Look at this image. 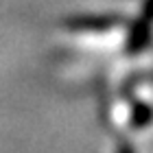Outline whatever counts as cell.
I'll use <instances>...</instances> for the list:
<instances>
[{
	"mask_svg": "<svg viewBox=\"0 0 153 153\" xmlns=\"http://www.w3.org/2000/svg\"><path fill=\"white\" fill-rule=\"evenodd\" d=\"M127 22V16L125 13H116V11H109V13H76V16H70L66 20V26L70 31H90V33H99V31H109V29H116Z\"/></svg>",
	"mask_w": 153,
	"mask_h": 153,
	"instance_id": "obj_2",
	"label": "cell"
},
{
	"mask_svg": "<svg viewBox=\"0 0 153 153\" xmlns=\"http://www.w3.org/2000/svg\"><path fill=\"white\" fill-rule=\"evenodd\" d=\"M116 153H136V151H134V149H131V147H129V144H123V147H120V149H118Z\"/></svg>",
	"mask_w": 153,
	"mask_h": 153,
	"instance_id": "obj_4",
	"label": "cell"
},
{
	"mask_svg": "<svg viewBox=\"0 0 153 153\" xmlns=\"http://www.w3.org/2000/svg\"><path fill=\"white\" fill-rule=\"evenodd\" d=\"M151 120V105L147 101H134L129 112V125L134 129H144Z\"/></svg>",
	"mask_w": 153,
	"mask_h": 153,
	"instance_id": "obj_3",
	"label": "cell"
},
{
	"mask_svg": "<svg viewBox=\"0 0 153 153\" xmlns=\"http://www.w3.org/2000/svg\"><path fill=\"white\" fill-rule=\"evenodd\" d=\"M151 42V0H142V11L136 20L129 22L127 37H125V53L136 57L147 51Z\"/></svg>",
	"mask_w": 153,
	"mask_h": 153,
	"instance_id": "obj_1",
	"label": "cell"
}]
</instances>
